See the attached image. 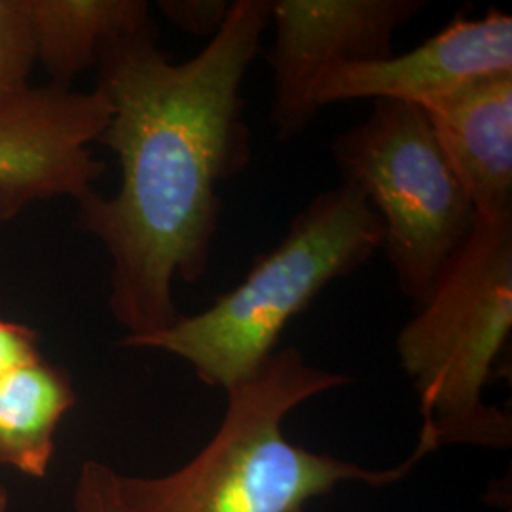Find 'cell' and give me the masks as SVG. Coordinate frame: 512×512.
<instances>
[{
  "instance_id": "cell-1",
  "label": "cell",
  "mask_w": 512,
  "mask_h": 512,
  "mask_svg": "<svg viewBox=\"0 0 512 512\" xmlns=\"http://www.w3.org/2000/svg\"><path fill=\"white\" fill-rule=\"evenodd\" d=\"M270 23L268 0H234L222 29L184 63L156 27L112 40L99 88L112 116L99 143L120 164V188L78 200L76 224L110 258L109 308L124 338L171 327L175 279L198 283L219 232V184L253 156L241 84Z\"/></svg>"
},
{
  "instance_id": "cell-2",
  "label": "cell",
  "mask_w": 512,
  "mask_h": 512,
  "mask_svg": "<svg viewBox=\"0 0 512 512\" xmlns=\"http://www.w3.org/2000/svg\"><path fill=\"white\" fill-rule=\"evenodd\" d=\"M351 384L300 349H279L251 378L226 391L219 429L183 467L160 476L116 473L118 512H304L342 484L385 488L410 475L421 458L410 454L387 469L319 454L285 437L298 406Z\"/></svg>"
},
{
  "instance_id": "cell-3",
  "label": "cell",
  "mask_w": 512,
  "mask_h": 512,
  "mask_svg": "<svg viewBox=\"0 0 512 512\" xmlns=\"http://www.w3.org/2000/svg\"><path fill=\"white\" fill-rule=\"evenodd\" d=\"M382 243V222L365 194L342 181L319 192L285 238L256 256L245 279L211 308L181 313L171 327L120 344L175 355L202 384L226 393L274 355L283 330L325 287L363 268Z\"/></svg>"
},
{
  "instance_id": "cell-4",
  "label": "cell",
  "mask_w": 512,
  "mask_h": 512,
  "mask_svg": "<svg viewBox=\"0 0 512 512\" xmlns=\"http://www.w3.org/2000/svg\"><path fill=\"white\" fill-rule=\"evenodd\" d=\"M512 330V215L476 219L435 291L397 334L420 408V458L442 446L507 450L512 418L484 389Z\"/></svg>"
},
{
  "instance_id": "cell-5",
  "label": "cell",
  "mask_w": 512,
  "mask_h": 512,
  "mask_svg": "<svg viewBox=\"0 0 512 512\" xmlns=\"http://www.w3.org/2000/svg\"><path fill=\"white\" fill-rule=\"evenodd\" d=\"M342 181L357 184L384 230L382 251L414 308L435 291L476 211L418 105L380 99L332 141Z\"/></svg>"
},
{
  "instance_id": "cell-6",
  "label": "cell",
  "mask_w": 512,
  "mask_h": 512,
  "mask_svg": "<svg viewBox=\"0 0 512 512\" xmlns=\"http://www.w3.org/2000/svg\"><path fill=\"white\" fill-rule=\"evenodd\" d=\"M427 8L425 0H277L275 38L266 52L274 97L270 122L279 141L310 128L319 109L313 88L323 74L387 59L393 38Z\"/></svg>"
},
{
  "instance_id": "cell-7",
  "label": "cell",
  "mask_w": 512,
  "mask_h": 512,
  "mask_svg": "<svg viewBox=\"0 0 512 512\" xmlns=\"http://www.w3.org/2000/svg\"><path fill=\"white\" fill-rule=\"evenodd\" d=\"M110 116L99 86L92 92L29 86L0 103V220L29 203L78 202L92 192L105 164L90 145L99 143Z\"/></svg>"
},
{
  "instance_id": "cell-8",
  "label": "cell",
  "mask_w": 512,
  "mask_h": 512,
  "mask_svg": "<svg viewBox=\"0 0 512 512\" xmlns=\"http://www.w3.org/2000/svg\"><path fill=\"white\" fill-rule=\"evenodd\" d=\"M512 73V18L490 8L482 18L458 14L435 37L406 54L330 69L313 88V105L391 99L427 105L465 84Z\"/></svg>"
},
{
  "instance_id": "cell-9",
  "label": "cell",
  "mask_w": 512,
  "mask_h": 512,
  "mask_svg": "<svg viewBox=\"0 0 512 512\" xmlns=\"http://www.w3.org/2000/svg\"><path fill=\"white\" fill-rule=\"evenodd\" d=\"M478 219L512 215V73L421 105Z\"/></svg>"
},
{
  "instance_id": "cell-10",
  "label": "cell",
  "mask_w": 512,
  "mask_h": 512,
  "mask_svg": "<svg viewBox=\"0 0 512 512\" xmlns=\"http://www.w3.org/2000/svg\"><path fill=\"white\" fill-rule=\"evenodd\" d=\"M38 65L65 86L95 65L112 40L154 27L143 0H25Z\"/></svg>"
},
{
  "instance_id": "cell-11",
  "label": "cell",
  "mask_w": 512,
  "mask_h": 512,
  "mask_svg": "<svg viewBox=\"0 0 512 512\" xmlns=\"http://www.w3.org/2000/svg\"><path fill=\"white\" fill-rule=\"evenodd\" d=\"M76 404L69 374L42 357L0 376V463L29 478L48 476L55 433Z\"/></svg>"
},
{
  "instance_id": "cell-12",
  "label": "cell",
  "mask_w": 512,
  "mask_h": 512,
  "mask_svg": "<svg viewBox=\"0 0 512 512\" xmlns=\"http://www.w3.org/2000/svg\"><path fill=\"white\" fill-rule=\"evenodd\" d=\"M37 65L25 0H0V103L29 88Z\"/></svg>"
},
{
  "instance_id": "cell-13",
  "label": "cell",
  "mask_w": 512,
  "mask_h": 512,
  "mask_svg": "<svg viewBox=\"0 0 512 512\" xmlns=\"http://www.w3.org/2000/svg\"><path fill=\"white\" fill-rule=\"evenodd\" d=\"M160 12L173 25L194 37H215L228 18L232 2L228 0H164Z\"/></svg>"
},
{
  "instance_id": "cell-14",
  "label": "cell",
  "mask_w": 512,
  "mask_h": 512,
  "mask_svg": "<svg viewBox=\"0 0 512 512\" xmlns=\"http://www.w3.org/2000/svg\"><path fill=\"white\" fill-rule=\"evenodd\" d=\"M116 473L99 461H86L74 486V511L118 512L116 503Z\"/></svg>"
},
{
  "instance_id": "cell-15",
  "label": "cell",
  "mask_w": 512,
  "mask_h": 512,
  "mask_svg": "<svg viewBox=\"0 0 512 512\" xmlns=\"http://www.w3.org/2000/svg\"><path fill=\"white\" fill-rule=\"evenodd\" d=\"M38 359L37 332L27 325L0 319V376Z\"/></svg>"
},
{
  "instance_id": "cell-16",
  "label": "cell",
  "mask_w": 512,
  "mask_h": 512,
  "mask_svg": "<svg viewBox=\"0 0 512 512\" xmlns=\"http://www.w3.org/2000/svg\"><path fill=\"white\" fill-rule=\"evenodd\" d=\"M8 505H10V497L4 486H0V512H8Z\"/></svg>"
}]
</instances>
